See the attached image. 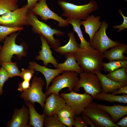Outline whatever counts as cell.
Returning <instances> with one entry per match:
<instances>
[{
    "label": "cell",
    "instance_id": "obj_2",
    "mask_svg": "<svg viewBox=\"0 0 127 127\" xmlns=\"http://www.w3.org/2000/svg\"><path fill=\"white\" fill-rule=\"evenodd\" d=\"M27 16L30 25L32 26V30L35 33L44 37L51 47L55 49L60 47V40L55 39L53 36L56 34L58 36H63L65 33V32L52 28L50 26L40 21L37 15L31 9L29 10Z\"/></svg>",
    "mask_w": 127,
    "mask_h": 127
},
{
    "label": "cell",
    "instance_id": "obj_33",
    "mask_svg": "<svg viewBox=\"0 0 127 127\" xmlns=\"http://www.w3.org/2000/svg\"><path fill=\"white\" fill-rule=\"evenodd\" d=\"M6 70L2 67L0 68V96L3 94V88L5 82L9 78Z\"/></svg>",
    "mask_w": 127,
    "mask_h": 127
},
{
    "label": "cell",
    "instance_id": "obj_14",
    "mask_svg": "<svg viewBox=\"0 0 127 127\" xmlns=\"http://www.w3.org/2000/svg\"><path fill=\"white\" fill-rule=\"evenodd\" d=\"M28 109L24 105L20 109H15L11 119L7 123L8 127H29Z\"/></svg>",
    "mask_w": 127,
    "mask_h": 127
},
{
    "label": "cell",
    "instance_id": "obj_17",
    "mask_svg": "<svg viewBox=\"0 0 127 127\" xmlns=\"http://www.w3.org/2000/svg\"><path fill=\"white\" fill-rule=\"evenodd\" d=\"M127 50V45L125 43H120L107 50L103 53L104 58L109 61L125 60H127V57L124 54L126 53Z\"/></svg>",
    "mask_w": 127,
    "mask_h": 127
},
{
    "label": "cell",
    "instance_id": "obj_35",
    "mask_svg": "<svg viewBox=\"0 0 127 127\" xmlns=\"http://www.w3.org/2000/svg\"><path fill=\"white\" fill-rule=\"evenodd\" d=\"M73 126L75 127H89L87 124L80 115H77L74 117Z\"/></svg>",
    "mask_w": 127,
    "mask_h": 127
},
{
    "label": "cell",
    "instance_id": "obj_43",
    "mask_svg": "<svg viewBox=\"0 0 127 127\" xmlns=\"http://www.w3.org/2000/svg\"><path fill=\"white\" fill-rule=\"evenodd\" d=\"M2 46L0 44V51L1 49Z\"/></svg>",
    "mask_w": 127,
    "mask_h": 127
},
{
    "label": "cell",
    "instance_id": "obj_31",
    "mask_svg": "<svg viewBox=\"0 0 127 127\" xmlns=\"http://www.w3.org/2000/svg\"><path fill=\"white\" fill-rule=\"evenodd\" d=\"M24 30L23 27H11L0 25V42L2 41L6 36L11 33Z\"/></svg>",
    "mask_w": 127,
    "mask_h": 127
},
{
    "label": "cell",
    "instance_id": "obj_28",
    "mask_svg": "<svg viewBox=\"0 0 127 127\" xmlns=\"http://www.w3.org/2000/svg\"><path fill=\"white\" fill-rule=\"evenodd\" d=\"M0 65L7 71L10 78L15 76L20 77L21 72L16 63L2 61L0 63Z\"/></svg>",
    "mask_w": 127,
    "mask_h": 127
},
{
    "label": "cell",
    "instance_id": "obj_4",
    "mask_svg": "<svg viewBox=\"0 0 127 127\" xmlns=\"http://www.w3.org/2000/svg\"><path fill=\"white\" fill-rule=\"evenodd\" d=\"M20 32H13L5 37L0 51V63L2 61H11L14 55L19 60H21L23 57L26 56L28 49L26 44L22 42L19 45L16 43V38Z\"/></svg>",
    "mask_w": 127,
    "mask_h": 127
},
{
    "label": "cell",
    "instance_id": "obj_12",
    "mask_svg": "<svg viewBox=\"0 0 127 127\" xmlns=\"http://www.w3.org/2000/svg\"><path fill=\"white\" fill-rule=\"evenodd\" d=\"M47 0H40L31 9L37 15H39L45 21L52 19L58 22V25L60 27H64L68 25L69 24L57 14L53 12L49 8L47 3Z\"/></svg>",
    "mask_w": 127,
    "mask_h": 127
},
{
    "label": "cell",
    "instance_id": "obj_1",
    "mask_svg": "<svg viewBox=\"0 0 127 127\" xmlns=\"http://www.w3.org/2000/svg\"><path fill=\"white\" fill-rule=\"evenodd\" d=\"M74 54L76 61L83 71L95 73L102 70L104 54L90 45L84 49L80 48Z\"/></svg>",
    "mask_w": 127,
    "mask_h": 127
},
{
    "label": "cell",
    "instance_id": "obj_32",
    "mask_svg": "<svg viewBox=\"0 0 127 127\" xmlns=\"http://www.w3.org/2000/svg\"><path fill=\"white\" fill-rule=\"evenodd\" d=\"M56 114L58 116L64 118L75 117L76 116L72 108L67 104L58 112Z\"/></svg>",
    "mask_w": 127,
    "mask_h": 127
},
{
    "label": "cell",
    "instance_id": "obj_7",
    "mask_svg": "<svg viewBox=\"0 0 127 127\" xmlns=\"http://www.w3.org/2000/svg\"><path fill=\"white\" fill-rule=\"evenodd\" d=\"M45 84L43 79L37 76L33 77L30 87L21 92L20 97L25 101H28L33 104L39 103L43 109L46 98L42 89Z\"/></svg>",
    "mask_w": 127,
    "mask_h": 127
},
{
    "label": "cell",
    "instance_id": "obj_8",
    "mask_svg": "<svg viewBox=\"0 0 127 127\" xmlns=\"http://www.w3.org/2000/svg\"><path fill=\"white\" fill-rule=\"evenodd\" d=\"M79 76L73 91L77 93L80 88L83 87L85 93L91 95L93 98L102 92L100 82L95 74L83 71L79 74Z\"/></svg>",
    "mask_w": 127,
    "mask_h": 127
},
{
    "label": "cell",
    "instance_id": "obj_3",
    "mask_svg": "<svg viewBox=\"0 0 127 127\" xmlns=\"http://www.w3.org/2000/svg\"><path fill=\"white\" fill-rule=\"evenodd\" d=\"M57 3L63 10L62 15L67 18L66 20L73 19H79L85 20L90 14L99 9L96 2L91 0L87 4L77 5L59 0Z\"/></svg>",
    "mask_w": 127,
    "mask_h": 127
},
{
    "label": "cell",
    "instance_id": "obj_24",
    "mask_svg": "<svg viewBox=\"0 0 127 127\" xmlns=\"http://www.w3.org/2000/svg\"><path fill=\"white\" fill-rule=\"evenodd\" d=\"M93 98L98 100L110 102H118L127 103V95L126 94H123L121 95H116L112 94L102 92L97 94Z\"/></svg>",
    "mask_w": 127,
    "mask_h": 127
},
{
    "label": "cell",
    "instance_id": "obj_11",
    "mask_svg": "<svg viewBox=\"0 0 127 127\" xmlns=\"http://www.w3.org/2000/svg\"><path fill=\"white\" fill-rule=\"evenodd\" d=\"M101 22L99 29L95 33L90 42V46L94 49L103 53L111 48L119 45L120 43L112 40L107 36L106 31L109 26V24L105 21Z\"/></svg>",
    "mask_w": 127,
    "mask_h": 127
},
{
    "label": "cell",
    "instance_id": "obj_18",
    "mask_svg": "<svg viewBox=\"0 0 127 127\" xmlns=\"http://www.w3.org/2000/svg\"><path fill=\"white\" fill-rule=\"evenodd\" d=\"M97 106L108 113L113 122L115 123L119 119L127 114V106L118 104L108 106L97 103Z\"/></svg>",
    "mask_w": 127,
    "mask_h": 127
},
{
    "label": "cell",
    "instance_id": "obj_34",
    "mask_svg": "<svg viewBox=\"0 0 127 127\" xmlns=\"http://www.w3.org/2000/svg\"><path fill=\"white\" fill-rule=\"evenodd\" d=\"M21 77L23 80L30 81L33 76L35 71L32 69H25L22 68L21 69Z\"/></svg>",
    "mask_w": 127,
    "mask_h": 127
},
{
    "label": "cell",
    "instance_id": "obj_40",
    "mask_svg": "<svg viewBox=\"0 0 127 127\" xmlns=\"http://www.w3.org/2000/svg\"><path fill=\"white\" fill-rule=\"evenodd\" d=\"M124 117V116H123ZM117 125L122 127H127V115L123 117L117 123H115Z\"/></svg>",
    "mask_w": 127,
    "mask_h": 127
},
{
    "label": "cell",
    "instance_id": "obj_6",
    "mask_svg": "<svg viewBox=\"0 0 127 127\" xmlns=\"http://www.w3.org/2000/svg\"><path fill=\"white\" fill-rule=\"evenodd\" d=\"M81 114L85 115L91 120L95 127H120L114 123L109 115L99 108L97 103L92 102L82 111Z\"/></svg>",
    "mask_w": 127,
    "mask_h": 127
},
{
    "label": "cell",
    "instance_id": "obj_10",
    "mask_svg": "<svg viewBox=\"0 0 127 127\" xmlns=\"http://www.w3.org/2000/svg\"><path fill=\"white\" fill-rule=\"evenodd\" d=\"M69 105L76 115L81 114L82 111L94 99L90 95L85 93L80 94L73 91L68 93H61L59 95Z\"/></svg>",
    "mask_w": 127,
    "mask_h": 127
},
{
    "label": "cell",
    "instance_id": "obj_37",
    "mask_svg": "<svg viewBox=\"0 0 127 127\" xmlns=\"http://www.w3.org/2000/svg\"><path fill=\"white\" fill-rule=\"evenodd\" d=\"M58 117L60 121L67 127H72L73 126L74 117L64 118L58 115Z\"/></svg>",
    "mask_w": 127,
    "mask_h": 127
},
{
    "label": "cell",
    "instance_id": "obj_38",
    "mask_svg": "<svg viewBox=\"0 0 127 127\" xmlns=\"http://www.w3.org/2000/svg\"><path fill=\"white\" fill-rule=\"evenodd\" d=\"M30 85V81L23 80L18 83L17 90L20 92L25 91L29 88Z\"/></svg>",
    "mask_w": 127,
    "mask_h": 127
},
{
    "label": "cell",
    "instance_id": "obj_9",
    "mask_svg": "<svg viewBox=\"0 0 127 127\" xmlns=\"http://www.w3.org/2000/svg\"><path fill=\"white\" fill-rule=\"evenodd\" d=\"M29 9L27 4L0 16V25L11 27L30 26L27 16Z\"/></svg>",
    "mask_w": 127,
    "mask_h": 127
},
{
    "label": "cell",
    "instance_id": "obj_22",
    "mask_svg": "<svg viewBox=\"0 0 127 127\" xmlns=\"http://www.w3.org/2000/svg\"><path fill=\"white\" fill-rule=\"evenodd\" d=\"M25 102L29 111V120L28 125L29 127H43L46 115L43 113L42 114H39L36 111L33 104L29 101Z\"/></svg>",
    "mask_w": 127,
    "mask_h": 127
},
{
    "label": "cell",
    "instance_id": "obj_41",
    "mask_svg": "<svg viewBox=\"0 0 127 127\" xmlns=\"http://www.w3.org/2000/svg\"><path fill=\"white\" fill-rule=\"evenodd\" d=\"M81 116L86 123L91 127H95L91 119L86 115L81 114Z\"/></svg>",
    "mask_w": 127,
    "mask_h": 127
},
{
    "label": "cell",
    "instance_id": "obj_36",
    "mask_svg": "<svg viewBox=\"0 0 127 127\" xmlns=\"http://www.w3.org/2000/svg\"><path fill=\"white\" fill-rule=\"evenodd\" d=\"M118 12L123 17V23L120 25H115L113 26V28L119 29L117 31V32H119L127 28V16L124 15L120 9H119L118 10Z\"/></svg>",
    "mask_w": 127,
    "mask_h": 127
},
{
    "label": "cell",
    "instance_id": "obj_29",
    "mask_svg": "<svg viewBox=\"0 0 127 127\" xmlns=\"http://www.w3.org/2000/svg\"><path fill=\"white\" fill-rule=\"evenodd\" d=\"M102 70L105 72H110L124 67H127V60L113 61L108 63L103 62Z\"/></svg>",
    "mask_w": 127,
    "mask_h": 127
},
{
    "label": "cell",
    "instance_id": "obj_21",
    "mask_svg": "<svg viewBox=\"0 0 127 127\" xmlns=\"http://www.w3.org/2000/svg\"><path fill=\"white\" fill-rule=\"evenodd\" d=\"M98 77L100 82L102 92L104 93L112 92L120 87L127 85V83H119L114 82L107 77L99 71L95 73Z\"/></svg>",
    "mask_w": 127,
    "mask_h": 127
},
{
    "label": "cell",
    "instance_id": "obj_42",
    "mask_svg": "<svg viewBox=\"0 0 127 127\" xmlns=\"http://www.w3.org/2000/svg\"><path fill=\"white\" fill-rule=\"evenodd\" d=\"M40 0H27V6L29 9L32 8Z\"/></svg>",
    "mask_w": 127,
    "mask_h": 127
},
{
    "label": "cell",
    "instance_id": "obj_16",
    "mask_svg": "<svg viewBox=\"0 0 127 127\" xmlns=\"http://www.w3.org/2000/svg\"><path fill=\"white\" fill-rule=\"evenodd\" d=\"M28 68L32 69L35 71H39L44 75L46 81V90L54 78L64 71L57 69L49 68L44 66H42L34 61L29 62Z\"/></svg>",
    "mask_w": 127,
    "mask_h": 127
},
{
    "label": "cell",
    "instance_id": "obj_20",
    "mask_svg": "<svg viewBox=\"0 0 127 127\" xmlns=\"http://www.w3.org/2000/svg\"><path fill=\"white\" fill-rule=\"evenodd\" d=\"M66 60L64 63L58 64L56 69L64 71H72L80 74L83 71L76 61L74 54L69 53L64 55Z\"/></svg>",
    "mask_w": 127,
    "mask_h": 127
},
{
    "label": "cell",
    "instance_id": "obj_19",
    "mask_svg": "<svg viewBox=\"0 0 127 127\" xmlns=\"http://www.w3.org/2000/svg\"><path fill=\"white\" fill-rule=\"evenodd\" d=\"M100 16L95 17L93 15H91L86 20L81 21V25L84 26L86 33L89 36L90 43L95 33L101 26L102 22L100 21Z\"/></svg>",
    "mask_w": 127,
    "mask_h": 127
},
{
    "label": "cell",
    "instance_id": "obj_23",
    "mask_svg": "<svg viewBox=\"0 0 127 127\" xmlns=\"http://www.w3.org/2000/svg\"><path fill=\"white\" fill-rule=\"evenodd\" d=\"M67 35L69 38L67 43L64 46L59 47L54 50L61 55L69 53L75 54L80 48L79 44L77 42L73 33L72 32L68 33Z\"/></svg>",
    "mask_w": 127,
    "mask_h": 127
},
{
    "label": "cell",
    "instance_id": "obj_39",
    "mask_svg": "<svg viewBox=\"0 0 127 127\" xmlns=\"http://www.w3.org/2000/svg\"><path fill=\"white\" fill-rule=\"evenodd\" d=\"M112 94L116 95L120 94H127V85L122 87L112 92Z\"/></svg>",
    "mask_w": 127,
    "mask_h": 127
},
{
    "label": "cell",
    "instance_id": "obj_5",
    "mask_svg": "<svg viewBox=\"0 0 127 127\" xmlns=\"http://www.w3.org/2000/svg\"><path fill=\"white\" fill-rule=\"evenodd\" d=\"M78 75L76 72L69 71H64L62 75H58L52 81L51 85L46 90V96H48L53 93L59 95V92L66 87L68 88L69 92L73 91L79 79Z\"/></svg>",
    "mask_w": 127,
    "mask_h": 127
},
{
    "label": "cell",
    "instance_id": "obj_15",
    "mask_svg": "<svg viewBox=\"0 0 127 127\" xmlns=\"http://www.w3.org/2000/svg\"><path fill=\"white\" fill-rule=\"evenodd\" d=\"M40 39L42 45L41 50L39 52V55L36 56V59L37 60H42L43 62L44 66H48V64L51 63L56 68L58 64L57 60L52 55V52L50 47L49 45L45 38L43 36H40Z\"/></svg>",
    "mask_w": 127,
    "mask_h": 127
},
{
    "label": "cell",
    "instance_id": "obj_30",
    "mask_svg": "<svg viewBox=\"0 0 127 127\" xmlns=\"http://www.w3.org/2000/svg\"><path fill=\"white\" fill-rule=\"evenodd\" d=\"M44 126L45 127H67L60 121L56 114L50 116L46 115Z\"/></svg>",
    "mask_w": 127,
    "mask_h": 127
},
{
    "label": "cell",
    "instance_id": "obj_13",
    "mask_svg": "<svg viewBox=\"0 0 127 127\" xmlns=\"http://www.w3.org/2000/svg\"><path fill=\"white\" fill-rule=\"evenodd\" d=\"M66 104L64 99L59 94L52 93L46 97L43 109V113L47 116L57 114Z\"/></svg>",
    "mask_w": 127,
    "mask_h": 127
},
{
    "label": "cell",
    "instance_id": "obj_25",
    "mask_svg": "<svg viewBox=\"0 0 127 127\" xmlns=\"http://www.w3.org/2000/svg\"><path fill=\"white\" fill-rule=\"evenodd\" d=\"M81 20L79 19H73L66 20L69 24L72 25L73 30L77 34L80 41L79 48L83 49L90 45V43L86 41L83 36L80 27Z\"/></svg>",
    "mask_w": 127,
    "mask_h": 127
},
{
    "label": "cell",
    "instance_id": "obj_26",
    "mask_svg": "<svg viewBox=\"0 0 127 127\" xmlns=\"http://www.w3.org/2000/svg\"><path fill=\"white\" fill-rule=\"evenodd\" d=\"M127 67H124L109 72L106 75L112 81L119 83H127Z\"/></svg>",
    "mask_w": 127,
    "mask_h": 127
},
{
    "label": "cell",
    "instance_id": "obj_27",
    "mask_svg": "<svg viewBox=\"0 0 127 127\" xmlns=\"http://www.w3.org/2000/svg\"><path fill=\"white\" fill-rule=\"evenodd\" d=\"M18 0H0V16L18 8Z\"/></svg>",
    "mask_w": 127,
    "mask_h": 127
}]
</instances>
